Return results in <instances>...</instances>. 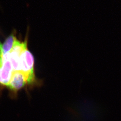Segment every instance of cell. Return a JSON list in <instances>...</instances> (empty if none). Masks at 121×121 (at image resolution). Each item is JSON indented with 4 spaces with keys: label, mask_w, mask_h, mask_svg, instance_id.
<instances>
[{
    "label": "cell",
    "mask_w": 121,
    "mask_h": 121,
    "mask_svg": "<svg viewBox=\"0 0 121 121\" xmlns=\"http://www.w3.org/2000/svg\"><path fill=\"white\" fill-rule=\"evenodd\" d=\"M16 39V36L14 32L6 38L3 43H2L1 50L2 54H6L10 52Z\"/></svg>",
    "instance_id": "obj_5"
},
{
    "label": "cell",
    "mask_w": 121,
    "mask_h": 121,
    "mask_svg": "<svg viewBox=\"0 0 121 121\" xmlns=\"http://www.w3.org/2000/svg\"><path fill=\"white\" fill-rule=\"evenodd\" d=\"M28 84V79L21 72H15L13 73L9 84L7 87L16 93Z\"/></svg>",
    "instance_id": "obj_4"
},
{
    "label": "cell",
    "mask_w": 121,
    "mask_h": 121,
    "mask_svg": "<svg viewBox=\"0 0 121 121\" xmlns=\"http://www.w3.org/2000/svg\"><path fill=\"white\" fill-rule=\"evenodd\" d=\"M20 72H22L28 79V84L33 85L36 83L34 70V59L28 47L24 50L20 56Z\"/></svg>",
    "instance_id": "obj_1"
},
{
    "label": "cell",
    "mask_w": 121,
    "mask_h": 121,
    "mask_svg": "<svg viewBox=\"0 0 121 121\" xmlns=\"http://www.w3.org/2000/svg\"><path fill=\"white\" fill-rule=\"evenodd\" d=\"M27 37L24 41L21 42L17 38L12 50L9 53V59L12 64L13 72H20V56L22 51L27 47Z\"/></svg>",
    "instance_id": "obj_3"
},
{
    "label": "cell",
    "mask_w": 121,
    "mask_h": 121,
    "mask_svg": "<svg viewBox=\"0 0 121 121\" xmlns=\"http://www.w3.org/2000/svg\"><path fill=\"white\" fill-rule=\"evenodd\" d=\"M9 53L0 54V85L7 87L13 73Z\"/></svg>",
    "instance_id": "obj_2"
}]
</instances>
